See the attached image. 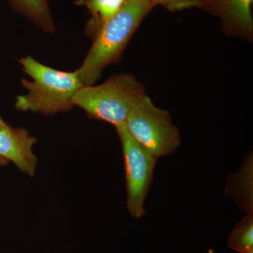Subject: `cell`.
<instances>
[{
    "mask_svg": "<svg viewBox=\"0 0 253 253\" xmlns=\"http://www.w3.org/2000/svg\"><path fill=\"white\" fill-rule=\"evenodd\" d=\"M153 6H161L169 11H179L191 8L205 9L210 0H147Z\"/></svg>",
    "mask_w": 253,
    "mask_h": 253,
    "instance_id": "7c38bea8",
    "label": "cell"
},
{
    "mask_svg": "<svg viewBox=\"0 0 253 253\" xmlns=\"http://www.w3.org/2000/svg\"><path fill=\"white\" fill-rule=\"evenodd\" d=\"M253 0H210L204 9L219 16L230 36L252 40Z\"/></svg>",
    "mask_w": 253,
    "mask_h": 253,
    "instance_id": "52a82bcc",
    "label": "cell"
},
{
    "mask_svg": "<svg viewBox=\"0 0 253 253\" xmlns=\"http://www.w3.org/2000/svg\"><path fill=\"white\" fill-rule=\"evenodd\" d=\"M126 0H77L75 4L89 10L91 18L86 26V34L92 38L98 29L123 7Z\"/></svg>",
    "mask_w": 253,
    "mask_h": 253,
    "instance_id": "9c48e42d",
    "label": "cell"
},
{
    "mask_svg": "<svg viewBox=\"0 0 253 253\" xmlns=\"http://www.w3.org/2000/svg\"><path fill=\"white\" fill-rule=\"evenodd\" d=\"M228 247L239 253H253V211L246 212L231 231Z\"/></svg>",
    "mask_w": 253,
    "mask_h": 253,
    "instance_id": "8fae6325",
    "label": "cell"
},
{
    "mask_svg": "<svg viewBox=\"0 0 253 253\" xmlns=\"http://www.w3.org/2000/svg\"><path fill=\"white\" fill-rule=\"evenodd\" d=\"M36 138L26 129L10 126L0 116V157L13 163L26 175L35 176L38 159L33 154Z\"/></svg>",
    "mask_w": 253,
    "mask_h": 253,
    "instance_id": "8992f818",
    "label": "cell"
},
{
    "mask_svg": "<svg viewBox=\"0 0 253 253\" xmlns=\"http://www.w3.org/2000/svg\"><path fill=\"white\" fill-rule=\"evenodd\" d=\"M19 63L32 81L22 80L28 93L16 97V109L51 116L72 109L73 96L83 86L76 71L54 69L30 56L23 57Z\"/></svg>",
    "mask_w": 253,
    "mask_h": 253,
    "instance_id": "7a4b0ae2",
    "label": "cell"
},
{
    "mask_svg": "<svg viewBox=\"0 0 253 253\" xmlns=\"http://www.w3.org/2000/svg\"><path fill=\"white\" fill-rule=\"evenodd\" d=\"M9 161L2 157H0V166H6L9 163Z\"/></svg>",
    "mask_w": 253,
    "mask_h": 253,
    "instance_id": "4fadbf2b",
    "label": "cell"
},
{
    "mask_svg": "<svg viewBox=\"0 0 253 253\" xmlns=\"http://www.w3.org/2000/svg\"><path fill=\"white\" fill-rule=\"evenodd\" d=\"M145 93L144 84L134 75L123 73L113 75L99 85L83 86L72 102L89 118L117 126L126 123L133 106Z\"/></svg>",
    "mask_w": 253,
    "mask_h": 253,
    "instance_id": "3957f363",
    "label": "cell"
},
{
    "mask_svg": "<svg viewBox=\"0 0 253 253\" xmlns=\"http://www.w3.org/2000/svg\"><path fill=\"white\" fill-rule=\"evenodd\" d=\"M125 125L131 136L158 159L180 146L179 129L170 113L156 106L146 93L133 106Z\"/></svg>",
    "mask_w": 253,
    "mask_h": 253,
    "instance_id": "277c9868",
    "label": "cell"
},
{
    "mask_svg": "<svg viewBox=\"0 0 253 253\" xmlns=\"http://www.w3.org/2000/svg\"><path fill=\"white\" fill-rule=\"evenodd\" d=\"M154 7L147 0H126L117 14L98 29L90 50L76 70L83 86L94 85L105 68L119 61L136 30Z\"/></svg>",
    "mask_w": 253,
    "mask_h": 253,
    "instance_id": "6da1fadb",
    "label": "cell"
},
{
    "mask_svg": "<svg viewBox=\"0 0 253 253\" xmlns=\"http://www.w3.org/2000/svg\"><path fill=\"white\" fill-rule=\"evenodd\" d=\"M122 146L126 192V208L136 219L146 214L144 204L158 158L145 149L131 136L126 125L116 126Z\"/></svg>",
    "mask_w": 253,
    "mask_h": 253,
    "instance_id": "5b68a950",
    "label": "cell"
},
{
    "mask_svg": "<svg viewBox=\"0 0 253 253\" xmlns=\"http://www.w3.org/2000/svg\"><path fill=\"white\" fill-rule=\"evenodd\" d=\"M225 194L235 201L240 210L253 211V157L249 154L241 169L227 177Z\"/></svg>",
    "mask_w": 253,
    "mask_h": 253,
    "instance_id": "ba28073f",
    "label": "cell"
},
{
    "mask_svg": "<svg viewBox=\"0 0 253 253\" xmlns=\"http://www.w3.org/2000/svg\"><path fill=\"white\" fill-rule=\"evenodd\" d=\"M15 9L43 31L53 33L56 29L49 8V0H10Z\"/></svg>",
    "mask_w": 253,
    "mask_h": 253,
    "instance_id": "30bf717a",
    "label": "cell"
}]
</instances>
